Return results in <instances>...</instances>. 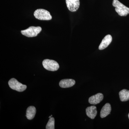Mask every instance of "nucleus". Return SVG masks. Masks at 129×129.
<instances>
[{"label":"nucleus","instance_id":"11","mask_svg":"<svg viewBox=\"0 0 129 129\" xmlns=\"http://www.w3.org/2000/svg\"><path fill=\"white\" fill-rule=\"evenodd\" d=\"M111 111V107L110 104L106 103L101 110L100 116L102 118L106 117L110 114Z\"/></svg>","mask_w":129,"mask_h":129},{"label":"nucleus","instance_id":"14","mask_svg":"<svg viewBox=\"0 0 129 129\" xmlns=\"http://www.w3.org/2000/svg\"><path fill=\"white\" fill-rule=\"evenodd\" d=\"M46 129H55V119L53 117L50 118L48 123L46 125Z\"/></svg>","mask_w":129,"mask_h":129},{"label":"nucleus","instance_id":"4","mask_svg":"<svg viewBox=\"0 0 129 129\" xmlns=\"http://www.w3.org/2000/svg\"><path fill=\"white\" fill-rule=\"evenodd\" d=\"M8 85L10 88L19 92H22L27 88V86L20 83L15 78L11 79L8 82Z\"/></svg>","mask_w":129,"mask_h":129},{"label":"nucleus","instance_id":"10","mask_svg":"<svg viewBox=\"0 0 129 129\" xmlns=\"http://www.w3.org/2000/svg\"><path fill=\"white\" fill-rule=\"evenodd\" d=\"M86 115L91 119H94L96 116L97 111L96 107L92 106L88 107L86 109Z\"/></svg>","mask_w":129,"mask_h":129},{"label":"nucleus","instance_id":"5","mask_svg":"<svg viewBox=\"0 0 129 129\" xmlns=\"http://www.w3.org/2000/svg\"><path fill=\"white\" fill-rule=\"evenodd\" d=\"M43 67L47 70L50 71H56L59 68V65L54 60L45 59L42 62Z\"/></svg>","mask_w":129,"mask_h":129},{"label":"nucleus","instance_id":"15","mask_svg":"<svg viewBox=\"0 0 129 129\" xmlns=\"http://www.w3.org/2000/svg\"><path fill=\"white\" fill-rule=\"evenodd\" d=\"M52 116V115H51V116H50V117H49V118H50Z\"/></svg>","mask_w":129,"mask_h":129},{"label":"nucleus","instance_id":"8","mask_svg":"<svg viewBox=\"0 0 129 129\" xmlns=\"http://www.w3.org/2000/svg\"><path fill=\"white\" fill-rule=\"evenodd\" d=\"M112 40V36L110 35H107L104 37L101 43L100 44L99 47V50H104L107 48L111 44Z\"/></svg>","mask_w":129,"mask_h":129},{"label":"nucleus","instance_id":"16","mask_svg":"<svg viewBox=\"0 0 129 129\" xmlns=\"http://www.w3.org/2000/svg\"><path fill=\"white\" fill-rule=\"evenodd\" d=\"M128 118H129V113L128 114Z\"/></svg>","mask_w":129,"mask_h":129},{"label":"nucleus","instance_id":"12","mask_svg":"<svg viewBox=\"0 0 129 129\" xmlns=\"http://www.w3.org/2000/svg\"><path fill=\"white\" fill-rule=\"evenodd\" d=\"M36 110V108L34 106H30L27 109L25 116L29 120H32L34 118Z\"/></svg>","mask_w":129,"mask_h":129},{"label":"nucleus","instance_id":"9","mask_svg":"<svg viewBox=\"0 0 129 129\" xmlns=\"http://www.w3.org/2000/svg\"><path fill=\"white\" fill-rule=\"evenodd\" d=\"M75 84V81L72 79H64L60 81L59 85L62 88H68L72 87Z\"/></svg>","mask_w":129,"mask_h":129},{"label":"nucleus","instance_id":"3","mask_svg":"<svg viewBox=\"0 0 129 129\" xmlns=\"http://www.w3.org/2000/svg\"><path fill=\"white\" fill-rule=\"evenodd\" d=\"M41 30L42 28L40 27L31 26L25 30H21V33L26 37H32L37 36Z\"/></svg>","mask_w":129,"mask_h":129},{"label":"nucleus","instance_id":"6","mask_svg":"<svg viewBox=\"0 0 129 129\" xmlns=\"http://www.w3.org/2000/svg\"><path fill=\"white\" fill-rule=\"evenodd\" d=\"M67 7L72 12L76 11L80 6V0H66Z\"/></svg>","mask_w":129,"mask_h":129},{"label":"nucleus","instance_id":"1","mask_svg":"<svg viewBox=\"0 0 129 129\" xmlns=\"http://www.w3.org/2000/svg\"><path fill=\"white\" fill-rule=\"evenodd\" d=\"M113 6L115 7V11L120 16H126L129 14V8L118 0H113Z\"/></svg>","mask_w":129,"mask_h":129},{"label":"nucleus","instance_id":"13","mask_svg":"<svg viewBox=\"0 0 129 129\" xmlns=\"http://www.w3.org/2000/svg\"><path fill=\"white\" fill-rule=\"evenodd\" d=\"M119 98L122 102H126L129 100V90L123 89L119 92Z\"/></svg>","mask_w":129,"mask_h":129},{"label":"nucleus","instance_id":"2","mask_svg":"<svg viewBox=\"0 0 129 129\" xmlns=\"http://www.w3.org/2000/svg\"><path fill=\"white\" fill-rule=\"evenodd\" d=\"M34 16L36 19L40 20L48 21L52 19L50 13L45 9H37L34 13Z\"/></svg>","mask_w":129,"mask_h":129},{"label":"nucleus","instance_id":"7","mask_svg":"<svg viewBox=\"0 0 129 129\" xmlns=\"http://www.w3.org/2000/svg\"><path fill=\"white\" fill-rule=\"evenodd\" d=\"M104 96L102 93H98L90 97L89 102L90 104L95 105L100 103L103 100Z\"/></svg>","mask_w":129,"mask_h":129}]
</instances>
